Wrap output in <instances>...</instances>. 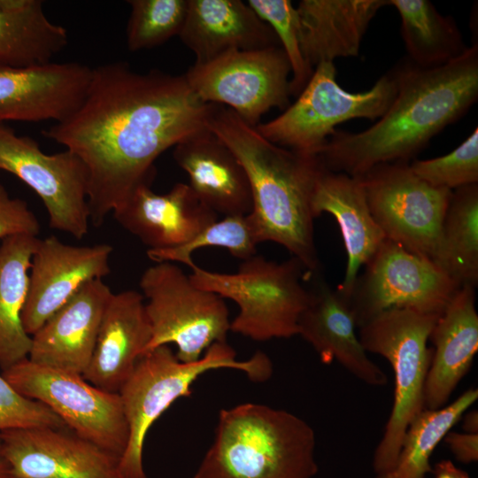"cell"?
I'll return each instance as SVG.
<instances>
[{"label":"cell","instance_id":"cell-1","mask_svg":"<svg viewBox=\"0 0 478 478\" xmlns=\"http://www.w3.org/2000/svg\"><path fill=\"white\" fill-rule=\"evenodd\" d=\"M212 106L184 74L138 73L117 61L92 68L81 105L42 133L85 164L90 220L99 227L139 187L151 186L164 151L207 127Z\"/></svg>","mask_w":478,"mask_h":478},{"label":"cell","instance_id":"cell-2","mask_svg":"<svg viewBox=\"0 0 478 478\" xmlns=\"http://www.w3.org/2000/svg\"><path fill=\"white\" fill-rule=\"evenodd\" d=\"M395 71L397 93L387 111L361 132L335 131L317 155L325 169L359 177L381 164L410 163L477 101V44L440 66L408 60Z\"/></svg>","mask_w":478,"mask_h":478},{"label":"cell","instance_id":"cell-3","mask_svg":"<svg viewBox=\"0 0 478 478\" xmlns=\"http://www.w3.org/2000/svg\"><path fill=\"white\" fill-rule=\"evenodd\" d=\"M207 127L230 148L247 173L252 197L249 216L258 243H276L308 271L317 272L312 196L322 167L318 156L269 142L220 104H213Z\"/></svg>","mask_w":478,"mask_h":478},{"label":"cell","instance_id":"cell-4","mask_svg":"<svg viewBox=\"0 0 478 478\" xmlns=\"http://www.w3.org/2000/svg\"><path fill=\"white\" fill-rule=\"evenodd\" d=\"M315 433L300 417L266 405L223 409L193 478H313Z\"/></svg>","mask_w":478,"mask_h":478},{"label":"cell","instance_id":"cell-5","mask_svg":"<svg viewBox=\"0 0 478 478\" xmlns=\"http://www.w3.org/2000/svg\"><path fill=\"white\" fill-rule=\"evenodd\" d=\"M220 368L241 371L256 382H266L273 374L272 362L266 353L258 351L246 360H238L227 342L212 344L194 362L179 360L168 345L140 357L119 391L129 431L127 448L120 459V470L125 478H147L143 451L150 428L178 398L191 395V385L199 376Z\"/></svg>","mask_w":478,"mask_h":478},{"label":"cell","instance_id":"cell-6","mask_svg":"<svg viewBox=\"0 0 478 478\" xmlns=\"http://www.w3.org/2000/svg\"><path fill=\"white\" fill-rule=\"evenodd\" d=\"M189 275L199 289L234 301L239 312L230 331L254 341L289 338L310 298L303 281L312 273L296 258L277 263L254 255L235 273H217L191 265Z\"/></svg>","mask_w":478,"mask_h":478},{"label":"cell","instance_id":"cell-7","mask_svg":"<svg viewBox=\"0 0 478 478\" xmlns=\"http://www.w3.org/2000/svg\"><path fill=\"white\" fill-rule=\"evenodd\" d=\"M438 317L393 308L359 327L364 349L385 358L394 373L393 405L373 458L376 475L394 467L409 424L424 409V387L432 358L428 341Z\"/></svg>","mask_w":478,"mask_h":478},{"label":"cell","instance_id":"cell-8","mask_svg":"<svg viewBox=\"0 0 478 478\" xmlns=\"http://www.w3.org/2000/svg\"><path fill=\"white\" fill-rule=\"evenodd\" d=\"M397 93L395 68L381 76L365 92L351 93L336 81L334 62H322L297 100L275 119L259 123L256 130L282 148L317 156L335 127L352 119L378 120Z\"/></svg>","mask_w":478,"mask_h":478},{"label":"cell","instance_id":"cell-9","mask_svg":"<svg viewBox=\"0 0 478 478\" xmlns=\"http://www.w3.org/2000/svg\"><path fill=\"white\" fill-rule=\"evenodd\" d=\"M139 285L151 331L144 353L173 343L179 360L194 362L212 344L226 342L231 321L224 299L195 286L174 263L148 267Z\"/></svg>","mask_w":478,"mask_h":478},{"label":"cell","instance_id":"cell-10","mask_svg":"<svg viewBox=\"0 0 478 478\" xmlns=\"http://www.w3.org/2000/svg\"><path fill=\"white\" fill-rule=\"evenodd\" d=\"M2 374L18 392L50 409L76 435L120 458L124 453L129 431L119 393L96 387L81 374L28 358Z\"/></svg>","mask_w":478,"mask_h":478},{"label":"cell","instance_id":"cell-11","mask_svg":"<svg viewBox=\"0 0 478 478\" xmlns=\"http://www.w3.org/2000/svg\"><path fill=\"white\" fill-rule=\"evenodd\" d=\"M191 90L206 104L227 105L252 127L272 108L289 104L291 68L281 46L229 50L184 73Z\"/></svg>","mask_w":478,"mask_h":478},{"label":"cell","instance_id":"cell-12","mask_svg":"<svg viewBox=\"0 0 478 478\" xmlns=\"http://www.w3.org/2000/svg\"><path fill=\"white\" fill-rule=\"evenodd\" d=\"M359 177L386 238L433 260L452 190L430 185L404 161L378 165Z\"/></svg>","mask_w":478,"mask_h":478},{"label":"cell","instance_id":"cell-13","mask_svg":"<svg viewBox=\"0 0 478 478\" xmlns=\"http://www.w3.org/2000/svg\"><path fill=\"white\" fill-rule=\"evenodd\" d=\"M349 298L357 327L393 308L440 315L460 288L431 259L386 238Z\"/></svg>","mask_w":478,"mask_h":478},{"label":"cell","instance_id":"cell-14","mask_svg":"<svg viewBox=\"0 0 478 478\" xmlns=\"http://www.w3.org/2000/svg\"><path fill=\"white\" fill-rule=\"evenodd\" d=\"M0 170L31 188L42 199L50 227L81 239L89 232V174L69 150L47 154L32 138L0 123Z\"/></svg>","mask_w":478,"mask_h":478},{"label":"cell","instance_id":"cell-15","mask_svg":"<svg viewBox=\"0 0 478 478\" xmlns=\"http://www.w3.org/2000/svg\"><path fill=\"white\" fill-rule=\"evenodd\" d=\"M68 429L0 431V451L10 478H125L119 456Z\"/></svg>","mask_w":478,"mask_h":478},{"label":"cell","instance_id":"cell-16","mask_svg":"<svg viewBox=\"0 0 478 478\" xmlns=\"http://www.w3.org/2000/svg\"><path fill=\"white\" fill-rule=\"evenodd\" d=\"M112 247L75 246L50 235L38 240L31 260L22 323L32 335L88 282L111 272Z\"/></svg>","mask_w":478,"mask_h":478},{"label":"cell","instance_id":"cell-17","mask_svg":"<svg viewBox=\"0 0 478 478\" xmlns=\"http://www.w3.org/2000/svg\"><path fill=\"white\" fill-rule=\"evenodd\" d=\"M92 68L78 62L0 65V123L61 122L82 103Z\"/></svg>","mask_w":478,"mask_h":478},{"label":"cell","instance_id":"cell-18","mask_svg":"<svg viewBox=\"0 0 478 478\" xmlns=\"http://www.w3.org/2000/svg\"><path fill=\"white\" fill-rule=\"evenodd\" d=\"M112 294L103 280L84 285L31 335L28 359L82 374L90 361Z\"/></svg>","mask_w":478,"mask_h":478},{"label":"cell","instance_id":"cell-19","mask_svg":"<svg viewBox=\"0 0 478 478\" xmlns=\"http://www.w3.org/2000/svg\"><path fill=\"white\" fill-rule=\"evenodd\" d=\"M112 214L148 250L183 245L218 220V214L186 183H176L165 194H157L151 186L143 185Z\"/></svg>","mask_w":478,"mask_h":478},{"label":"cell","instance_id":"cell-20","mask_svg":"<svg viewBox=\"0 0 478 478\" xmlns=\"http://www.w3.org/2000/svg\"><path fill=\"white\" fill-rule=\"evenodd\" d=\"M350 300L325 281L310 290L308 304L298 320V333L312 345L320 361H336L361 382L385 386L388 377L367 356L356 333Z\"/></svg>","mask_w":478,"mask_h":478},{"label":"cell","instance_id":"cell-21","mask_svg":"<svg viewBox=\"0 0 478 478\" xmlns=\"http://www.w3.org/2000/svg\"><path fill=\"white\" fill-rule=\"evenodd\" d=\"M173 157L197 198L214 212L232 216L251 212V186L242 163L208 127L177 143Z\"/></svg>","mask_w":478,"mask_h":478},{"label":"cell","instance_id":"cell-22","mask_svg":"<svg viewBox=\"0 0 478 478\" xmlns=\"http://www.w3.org/2000/svg\"><path fill=\"white\" fill-rule=\"evenodd\" d=\"M314 219L323 212L335 219L344 243L347 264L337 290L348 299L359 270L372 258L386 236L374 219L360 177L321 167L312 196Z\"/></svg>","mask_w":478,"mask_h":478},{"label":"cell","instance_id":"cell-23","mask_svg":"<svg viewBox=\"0 0 478 478\" xmlns=\"http://www.w3.org/2000/svg\"><path fill=\"white\" fill-rule=\"evenodd\" d=\"M150 337L143 295L135 290L112 292L82 376L101 389L119 393L144 353Z\"/></svg>","mask_w":478,"mask_h":478},{"label":"cell","instance_id":"cell-24","mask_svg":"<svg viewBox=\"0 0 478 478\" xmlns=\"http://www.w3.org/2000/svg\"><path fill=\"white\" fill-rule=\"evenodd\" d=\"M196 57L209 62L229 50H254L281 46L273 29L241 0H188L178 35Z\"/></svg>","mask_w":478,"mask_h":478},{"label":"cell","instance_id":"cell-25","mask_svg":"<svg viewBox=\"0 0 478 478\" xmlns=\"http://www.w3.org/2000/svg\"><path fill=\"white\" fill-rule=\"evenodd\" d=\"M474 289L462 286L455 292L430 334L435 351L425 382V409H438L448 402L478 351Z\"/></svg>","mask_w":478,"mask_h":478},{"label":"cell","instance_id":"cell-26","mask_svg":"<svg viewBox=\"0 0 478 478\" xmlns=\"http://www.w3.org/2000/svg\"><path fill=\"white\" fill-rule=\"evenodd\" d=\"M389 0H302L296 7L299 40L305 62L314 69L322 62L358 55L370 22Z\"/></svg>","mask_w":478,"mask_h":478},{"label":"cell","instance_id":"cell-27","mask_svg":"<svg viewBox=\"0 0 478 478\" xmlns=\"http://www.w3.org/2000/svg\"><path fill=\"white\" fill-rule=\"evenodd\" d=\"M38 236L15 235L0 244V367L2 371L28 358L29 335L22 323L31 260Z\"/></svg>","mask_w":478,"mask_h":478},{"label":"cell","instance_id":"cell-28","mask_svg":"<svg viewBox=\"0 0 478 478\" xmlns=\"http://www.w3.org/2000/svg\"><path fill=\"white\" fill-rule=\"evenodd\" d=\"M67 42V31L47 18L42 1L0 0V65L47 64Z\"/></svg>","mask_w":478,"mask_h":478},{"label":"cell","instance_id":"cell-29","mask_svg":"<svg viewBox=\"0 0 478 478\" xmlns=\"http://www.w3.org/2000/svg\"><path fill=\"white\" fill-rule=\"evenodd\" d=\"M459 287L478 283V183L452 190L432 260Z\"/></svg>","mask_w":478,"mask_h":478},{"label":"cell","instance_id":"cell-30","mask_svg":"<svg viewBox=\"0 0 478 478\" xmlns=\"http://www.w3.org/2000/svg\"><path fill=\"white\" fill-rule=\"evenodd\" d=\"M401 19V35L413 65L428 68L445 65L468 48L451 17L442 15L428 0H389Z\"/></svg>","mask_w":478,"mask_h":478},{"label":"cell","instance_id":"cell-31","mask_svg":"<svg viewBox=\"0 0 478 478\" xmlns=\"http://www.w3.org/2000/svg\"><path fill=\"white\" fill-rule=\"evenodd\" d=\"M477 399L478 389H469L445 406L424 408L409 424L394 467L375 478H425L432 473L435 449Z\"/></svg>","mask_w":478,"mask_h":478},{"label":"cell","instance_id":"cell-32","mask_svg":"<svg viewBox=\"0 0 478 478\" xmlns=\"http://www.w3.org/2000/svg\"><path fill=\"white\" fill-rule=\"evenodd\" d=\"M255 228L249 214L224 216L210 224L189 243L176 248L147 250L154 262H178L191 266L192 253L200 248H226L234 257L245 260L256 255L258 244Z\"/></svg>","mask_w":478,"mask_h":478},{"label":"cell","instance_id":"cell-33","mask_svg":"<svg viewBox=\"0 0 478 478\" xmlns=\"http://www.w3.org/2000/svg\"><path fill=\"white\" fill-rule=\"evenodd\" d=\"M127 45L130 51L151 49L179 35L188 0H128Z\"/></svg>","mask_w":478,"mask_h":478},{"label":"cell","instance_id":"cell-34","mask_svg":"<svg viewBox=\"0 0 478 478\" xmlns=\"http://www.w3.org/2000/svg\"><path fill=\"white\" fill-rule=\"evenodd\" d=\"M247 4L276 35L291 68L289 94L297 96L314 69L305 62L301 51L296 7L290 0H248Z\"/></svg>","mask_w":478,"mask_h":478},{"label":"cell","instance_id":"cell-35","mask_svg":"<svg viewBox=\"0 0 478 478\" xmlns=\"http://www.w3.org/2000/svg\"><path fill=\"white\" fill-rule=\"evenodd\" d=\"M410 168L430 185L450 190L478 183V128L451 152L412 160Z\"/></svg>","mask_w":478,"mask_h":478},{"label":"cell","instance_id":"cell-36","mask_svg":"<svg viewBox=\"0 0 478 478\" xmlns=\"http://www.w3.org/2000/svg\"><path fill=\"white\" fill-rule=\"evenodd\" d=\"M45 427L68 428L50 409L18 392L0 374V431Z\"/></svg>","mask_w":478,"mask_h":478},{"label":"cell","instance_id":"cell-37","mask_svg":"<svg viewBox=\"0 0 478 478\" xmlns=\"http://www.w3.org/2000/svg\"><path fill=\"white\" fill-rule=\"evenodd\" d=\"M40 223L27 204L12 197L0 184V239L15 235L38 236Z\"/></svg>","mask_w":478,"mask_h":478},{"label":"cell","instance_id":"cell-38","mask_svg":"<svg viewBox=\"0 0 478 478\" xmlns=\"http://www.w3.org/2000/svg\"><path fill=\"white\" fill-rule=\"evenodd\" d=\"M443 440L458 461L467 464L478 460V434L449 431Z\"/></svg>","mask_w":478,"mask_h":478},{"label":"cell","instance_id":"cell-39","mask_svg":"<svg viewBox=\"0 0 478 478\" xmlns=\"http://www.w3.org/2000/svg\"><path fill=\"white\" fill-rule=\"evenodd\" d=\"M434 478H471L464 470L457 467L451 460L443 459L432 468Z\"/></svg>","mask_w":478,"mask_h":478},{"label":"cell","instance_id":"cell-40","mask_svg":"<svg viewBox=\"0 0 478 478\" xmlns=\"http://www.w3.org/2000/svg\"><path fill=\"white\" fill-rule=\"evenodd\" d=\"M462 421V428L466 433L478 434V412L477 411H470L465 412Z\"/></svg>","mask_w":478,"mask_h":478},{"label":"cell","instance_id":"cell-41","mask_svg":"<svg viewBox=\"0 0 478 478\" xmlns=\"http://www.w3.org/2000/svg\"><path fill=\"white\" fill-rule=\"evenodd\" d=\"M0 478H10L9 466L0 451Z\"/></svg>","mask_w":478,"mask_h":478}]
</instances>
